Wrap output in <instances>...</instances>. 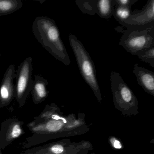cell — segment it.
Returning a JSON list of instances; mask_svg holds the SVG:
<instances>
[{
    "label": "cell",
    "mask_w": 154,
    "mask_h": 154,
    "mask_svg": "<svg viewBox=\"0 0 154 154\" xmlns=\"http://www.w3.org/2000/svg\"><path fill=\"white\" fill-rule=\"evenodd\" d=\"M27 126L33 134L20 144L24 149L51 140L80 136L90 130L84 113L77 116L74 113L64 115L62 112L53 119L40 122L32 121Z\"/></svg>",
    "instance_id": "obj_1"
},
{
    "label": "cell",
    "mask_w": 154,
    "mask_h": 154,
    "mask_svg": "<svg viewBox=\"0 0 154 154\" xmlns=\"http://www.w3.org/2000/svg\"><path fill=\"white\" fill-rule=\"evenodd\" d=\"M32 31L37 40L50 54L66 66L70 65L71 60L54 20L37 17L33 22Z\"/></svg>",
    "instance_id": "obj_2"
},
{
    "label": "cell",
    "mask_w": 154,
    "mask_h": 154,
    "mask_svg": "<svg viewBox=\"0 0 154 154\" xmlns=\"http://www.w3.org/2000/svg\"><path fill=\"white\" fill-rule=\"evenodd\" d=\"M69 40L81 75L85 82L91 87L97 100L101 104L102 97L97 80L94 63L82 43L76 36L72 34L69 35Z\"/></svg>",
    "instance_id": "obj_3"
},
{
    "label": "cell",
    "mask_w": 154,
    "mask_h": 154,
    "mask_svg": "<svg viewBox=\"0 0 154 154\" xmlns=\"http://www.w3.org/2000/svg\"><path fill=\"white\" fill-rule=\"evenodd\" d=\"M110 81L115 108L123 115L136 116L138 114L137 99L119 73L112 71Z\"/></svg>",
    "instance_id": "obj_4"
},
{
    "label": "cell",
    "mask_w": 154,
    "mask_h": 154,
    "mask_svg": "<svg viewBox=\"0 0 154 154\" xmlns=\"http://www.w3.org/2000/svg\"><path fill=\"white\" fill-rule=\"evenodd\" d=\"M119 45L131 55L154 46V25L128 28L125 30Z\"/></svg>",
    "instance_id": "obj_5"
},
{
    "label": "cell",
    "mask_w": 154,
    "mask_h": 154,
    "mask_svg": "<svg viewBox=\"0 0 154 154\" xmlns=\"http://www.w3.org/2000/svg\"><path fill=\"white\" fill-rule=\"evenodd\" d=\"M92 149V145L89 141L72 142L67 138L28 149L23 152L41 154H87Z\"/></svg>",
    "instance_id": "obj_6"
},
{
    "label": "cell",
    "mask_w": 154,
    "mask_h": 154,
    "mask_svg": "<svg viewBox=\"0 0 154 154\" xmlns=\"http://www.w3.org/2000/svg\"><path fill=\"white\" fill-rule=\"evenodd\" d=\"M33 59L31 57L26 58L18 67L16 76L15 98L20 108L24 107L31 92L33 73Z\"/></svg>",
    "instance_id": "obj_7"
},
{
    "label": "cell",
    "mask_w": 154,
    "mask_h": 154,
    "mask_svg": "<svg viewBox=\"0 0 154 154\" xmlns=\"http://www.w3.org/2000/svg\"><path fill=\"white\" fill-rule=\"evenodd\" d=\"M24 122L14 118L6 119L2 122L0 129V149L4 150L12 142L25 134Z\"/></svg>",
    "instance_id": "obj_8"
},
{
    "label": "cell",
    "mask_w": 154,
    "mask_h": 154,
    "mask_svg": "<svg viewBox=\"0 0 154 154\" xmlns=\"http://www.w3.org/2000/svg\"><path fill=\"white\" fill-rule=\"evenodd\" d=\"M121 25L126 28L154 25V0H148L141 10L131 11L128 18Z\"/></svg>",
    "instance_id": "obj_9"
},
{
    "label": "cell",
    "mask_w": 154,
    "mask_h": 154,
    "mask_svg": "<svg viewBox=\"0 0 154 154\" xmlns=\"http://www.w3.org/2000/svg\"><path fill=\"white\" fill-rule=\"evenodd\" d=\"M14 65L7 68L0 85V109L8 106L15 98V85L13 80L16 76Z\"/></svg>",
    "instance_id": "obj_10"
},
{
    "label": "cell",
    "mask_w": 154,
    "mask_h": 154,
    "mask_svg": "<svg viewBox=\"0 0 154 154\" xmlns=\"http://www.w3.org/2000/svg\"><path fill=\"white\" fill-rule=\"evenodd\" d=\"M133 73L135 74L138 84L145 92L154 96V73L138 64H134Z\"/></svg>",
    "instance_id": "obj_11"
},
{
    "label": "cell",
    "mask_w": 154,
    "mask_h": 154,
    "mask_svg": "<svg viewBox=\"0 0 154 154\" xmlns=\"http://www.w3.org/2000/svg\"><path fill=\"white\" fill-rule=\"evenodd\" d=\"M48 84V81L44 77L41 75H35L32 82L30 92L35 104L41 103L47 98L49 93L47 90Z\"/></svg>",
    "instance_id": "obj_12"
},
{
    "label": "cell",
    "mask_w": 154,
    "mask_h": 154,
    "mask_svg": "<svg viewBox=\"0 0 154 154\" xmlns=\"http://www.w3.org/2000/svg\"><path fill=\"white\" fill-rule=\"evenodd\" d=\"M113 0H99L96 3V14L102 18L109 19L113 15Z\"/></svg>",
    "instance_id": "obj_13"
},
{
    "label": "cell",
    "mask_w": 154,
    "mask_h": 154,
    "mask_svg": "<svg viewBox=\"0 0 154 154\" xmlns=\"http://www.w3.org/2000/svg\"><path fill=\"white\" fill-rule=\"evenodd\" d=\"M60 108L55 103L46 105L43 111L38 116L35 117L32 121L40 122L55 119L62 112Z\"/></svg>",
    "instance_id": "obj_14"
},
{
    "label": "cell",
    "mask_w": 154,
    "mask_h": 154,
    "mask_svg": "<svg viewBox=\"0 0 154 154\" xmlns=\"http://www.w3.org/2000/svg\"><path fill=\"white\" fill-rule=\"evenodd\" d=\"M22 6L21 0H0V17L12 14Z\"/></svg>",
    "instance_id": "obj_15"
},
{
    "label": "cell",
    "mask_w": 154,
    "mask_h": 154,
    "mask_svg": "<svg viewBox=\"0 0 154 154\" xmlns=\"http://www.w3.org/2000/svg\"><path fill=\"white\" fill-rule=\"evenodd\" d=\"M75 2L83 14L91 16L96 14L97 0H76Z\"/></svg>",
    "instance_id": "obj_16"
},
{
    "label": "cell",
    "mask_w": 154,
    "mask_h": 154,
    "mask_svg": "<svg viewBox=\"0 0 154 154\" xmlns=\"http://www.w3.org/2000/svg\"><path fill=\"white\" fill-rule=\"evenodd\" d=\"M136 55L142 62L148 63L154 67V46L139 51Z\"/></svg>",
    "instance_id": "obj_17"
},
{
    "label": "cell",
    "mask_w": 154,
    "mask_h": 154,
    "mask_svg": "<svg viewBox=\"0 0 154 154\" xmlns=\"http://www.w3.org/2000/svg\"><path fill=\"white\" fill-rule=\"evenodd\" d=\"M131 9L120 6H115L113 16L120 24L127 20L130 16Z\"/></svg>",
    "instance_id": "obj_18"
},
{
    "label": "cell",
    "mask_w": 154,
    "mask_h": 154,
    "mask_svg": "<svg viewBox=\"0 0 154 154\" xmlns=\"http://www.w3.org/2000/svg\"><path fill=\"white\" fill-rule=\"evenodd\" d=\"M138 1V0H113L114 6H120L131 9V6Z\"/></svg>",
    "instance_id": "obj_19"
},
{
    "label": "cell",
    "mask_w": 154,
    "mask_h": 154,
    "mask_svg": "<svg viewBox=\"0 0 154 154\" xmlns=\"http://www.w3.org/2000/svg\"><path fill=\"white\" fill-rule=\"evenodd\" d=\"M109 141L112 147L114 149H121L123 148L122 142L118 138L114 136H110L109 137Z\"/></svg>",
    "instance_id": "obj_20"
},
{
    "label": "cell",
    "mask_w": 154,
    "mask_h": 154,
    "mask_svg": "<svg viewBox=\"0 0 154 154\" xmlns=\"http://www.w3.org/2000/svg\"><path fill=\"white\" fill-rule=\"evenodd\" d=\"M20 154H33V153H25L22 152L20 153Z\"/></svg>",
    "instance_id": "obj_21"
},
{
    "label": "cell",
    "mask_w": 154,
    "mask_h": 154,
    "mask_svg": "<svg viewBox=\"0 0 154 154\" xmlns=\"http://www.w3.org/2000/svg\"><path fill=\"white\" fill-rule=\"evenodd\" d=\"M0 154H2L1 149H0Z\"/></svg>",
    "instance_id": "obj_22"
},
{
    "label": "cell",
    "mask_w": 154,
    "mask_h": 154,
    "mask_svg": "<svg viewBox=\"0 0 154 154\" xmlns=\"http://www.w3.org/2000/svg\"><path fill=\"white\" fill-rule=\"evenodd\" d=\"M1 54L0 53V61H1Z\"/></svg>",
    "instance_id": "obj_23"
},
{
    "label": "cell",
    "mask_w": 154,
    "mask_h": 154,
    "mask_svg": "<svg viewBox=\"0 0 154 154\" xmlns=\"http://www.w3.org/2000/svg\"><path fill=\"white\" fill-rule=\"evenodd\" d=\"M91 154H96V153H91Z\"/></svg>",
    "instance_id": "obj_24"
}]
</instances>
